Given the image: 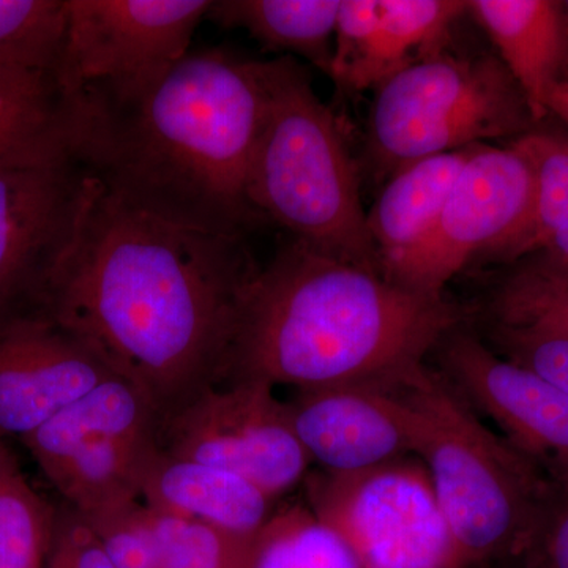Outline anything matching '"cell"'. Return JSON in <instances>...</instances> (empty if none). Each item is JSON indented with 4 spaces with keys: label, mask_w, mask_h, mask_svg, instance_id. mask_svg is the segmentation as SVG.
<instances>
[{
    "label": "cell",
    "mask_w": 568,
    "mask_h": 568,
    "mask_svg": "<svg viewBox=\"0 0 568 568\" xmlns=\"http://www.w3.org/2000/svg\"><path fill=\"white\" fill-rule=\"evenodd\" d=\"M484 568H515V567H484Z\"/></svg>",
    "instance_id": "32"
},
{
    "label": "cell",
    "mask_w": 568,
    "mask_h": 568,
    "mask_svg": "<svg viewBox=\"0 0 568 568\" xmlns=\"http://www.w3.org/2000/svg\"><path fill=\"white\" fill-rule=\"evenodd\" d=\"M536 178L528 256L568 265V133L537 125L518 138Z\"/></svg>",
    "instance_id": "23"
},
{
    "label": "cell",
    "mask_w": 568,
    "mask_h": 568,
    "mask_svg": "<svg viewBox=\"0 0 568 568\" xmlns=\"http://www.w3.org/2000/svg\"><path fill=\"white\" fill-rule=\"evenodd\" d=\"M55 70L0 58V151L71 125Z\"/></svg>",
    "instance_id": "24"
},
{
    "label": "cell",
    "mask_w": 568,
    "mask_h": 568,
    "mask_svg": "<svg viewBox=\"0 0 568 568\" xmlns=\"http://www.w3.org/2000/svg\"><path fill=\"white\" fill-rule=\"evenodd\" d=\"M342 0H213L205 20L244 29L265 51L290 52L327 74Z\"/></svg>",
    "instance_id": "20"
},
{
    "label": "cell",
    "mask_w": 568,
    "mask_h": 568,
    "mask_svg": "<svg viewBox=\"0 0 568 568\" xmlns=\"http://www.w3.org/2000/svg\"><path fill=\"white\" fill-rule=\"evenodd\" d=\"M212 0H63L55 78L78 133L140 104L190 52Z\"/></svg>",
    "instance_id": "6"
},
{
    "label": "cell",
    "mask_w": 568,
    "mask_h": 568,
    "mask_svg": "<svg viewBox=\"0 0 568 568\" xmlns=\"http://www.w3.org/2000/svg\"><path fill=\"white\" fill-rule=\"evenodd\" d=\"M63 0H0V58L55 70Z\"/></svg>",
    "instance_id": "27"
},
{
    "label": "cell",
    "mask_w": 568,
    "mask_h": 568,
    "mask_svg": "<svg viewBox=\"0 0 568 568\" xmlns=\"http://www.w3.org/2000/svg\"><path fill=\"white\" fill-rule=\"evenodd\" d=\"M256 267L242 235L209 233L97 189L31 312L81 339L160 417L223 383Z\"/></svg>",
    "instance_id": "1"
},
{
    "label": "cell",
    "mask_w": 568,
    "mask_h": 568,
    "mask_svg": "<svg viewBox=\"0 0 568 568\" xmlns=\"http://www.w3.org/2000/svg\"><path fill=\"white\" fill-rule=\"evenodd\" d=\"M47 568H115L89 523L73 508L59 510Z\"/></svg>",
    "instance_id": "29"
},
{
    "label": "cell",
    "mask_w": 568,
    "mask_h": 568,
    "mask_svg": "<svg viewBox=\"0 0 568 568\" xmlns=\"http://www.w3.org/2000/svg\"><path fill=\"white\" fill-rule=\"evenodd\" d=\"M244 568H365L345 538L305 503L274 510L252 538Z\"/></svg>",
    "instance_id": "21"
},
{
    "label": "cell",
    "mask_w": 568,
    "mask_h": 568,
    "mask_svg": "<svg viewBox=\"0 0 568 568\" xmlns=\"http://www.w3.org/2000/svg\"><path fill=\"white\" fill-rule=\"evenodd\" d=\"M463 320L446 295L416 293L291 242L254 276L223 383L395 387Z\"/></svg>",
    "instance_id": "2"
},
{
    "label": "cell",
    "mask_w": 568,
    "mask_h": 568,
    "mask_svg": "<svg viewBox=\"0 0 568 568\" xmlns=\"http://www.w3.org/2000/svg\"><path fill=\"white\" fill-rule=\"evenodd\" d=\"M260 70L264 112L248 174L254 212L290 231L295 244L381 272L338 121L291 55L260 61Z\"/></svg>",
    "instance_id": "5"
},
{
    "label": "cell",
    "mask_w": 568,
    "mask_h": 568,
    "mask_svg": "<svg viewBox=\"0 0 568 568\" xmlns=\"http://www.w3.org/2000/svg\"><path fill=\"white\" fill-rule=\"evenodd\" d=\"M495 44L497 58L525 95L534 121L568 80V13L558 0H467V13Z\"/></svg>",
    "instance_id": "18"
},
{
    "label": "cell",
    "mask_w": 568,
    "mask_h": 568,
    "mask_svg": "<svg viewBox=\"0 0 568 568\" xmlns=\"http://www.w3.org/2000/svg\"><path fill=\"white\" fill-rule=\"evenodd\" d=\"M476 145L426 156L388 178L375 204L366 212L369 237L384 268L429 234L466 160Z\"/></svg>",
    "instance_id": "19"
},
{
    "label": "cell",
    "mask_w": 568,
    "mask_h": 568,
    "mask_svg": "<svg viewBox=\"0 0 568 568\" xmlns=\"http://www.w3.org/2000/svg\"><path fill=\"white\" fill-rule=\"evenodd\" d=\"M58 518L59 508L32 487L0 440V568H47Z\"/></svg>",
    "instance_id": "22"
},
{
    "label": "cell",
    "mask_w": 568,
    "mask_h": 568,
    "mask_svg": "<svg viewBox=\"0 0 568 568\" xmlns=\"http://www.w3.org/2000/svg\"><path fill=\"white\" fill-rule=\"evenodd\" d=\"M305 504L365 568H459L428 470L413 457L365 473L306 474Z\"/></svg>",
    "instance_id": "11"
},
{
    "label": "cell",
    "mask_w": 568,
    "mask_h": 568,
    "mask_svg": "<svg viewBox=\"0 0 568 568\" xmlns=\"http://www.w3.org/2000/svg\"><path fill=\"white\" fill-rule=\"evenodd\" d=\"M114 375L99 355L37 313L0 321V440L26 436Z\"/></svg>",
    "instance_id": "14"
},
{
    "label": "cell",
    "mask_w": 568,
    "mask_h": 568,
    "mask_svg": "<svg viewBox=\"0 0 568 568\" xmlns=\"http://www.w3.org/2000/svg\"><path fill=\"white\" fill-rule=\"evenodd\" d=\"M145 521L153 568H244L252 540L148 506Z\"/></svg>",
    "instance_id": "26"
},
{
    "label": "cell",
    "mask_w": 568,
    "mask_h": 568,
    "mask_svg": "<svg viewBox=\"0 0 568 568\" xmlns=\"http://www.w3.org/2000/svg\"><path fill=\"white\" fill-rule=\"evenodd\" d=\"M534 204V166L518 141L507 148L478 144L433 230L383 275L416 293L443 297L448 282L477 257L528 256Z\"/></svg>",
    "instance_id": "10"
},
{
    "label": "cell",
    "mask_w": 568,
    "mask_h": 568,
    "mask_svg": "<svg viewBox=\"0 0 568 568\" xmlns=\"http://www.w3.org/2000/svg\"><path fill=\"white\" fill-rule=\"evenodd\" d=\"M264 112L260 61L189 52L140 104L78 134L103 189L171 222L244 235L263 222L248 174Z\"/></svg>",
    "instance_id": "3"
},
{
    "label": "cell",
    "mask_w": 568,
    "mask_h": 568,
    "mask_svg": "<svg viewBox=\"0 0 568 568\" xmlns=\"http://www.w3.org/2000/svg\"><path fill=\"white\" fill-rule=\"evenodd\" d=\"M95 189L73 125L0 151V321L31 312Z\"/></svg>",
    "instance_id": "8"
},
{
    "label": "cell",
    "mask_w": 568,
    "mask_h": 568,
    "mask_svg": "<svg viewBox=\"0 0 568 568\" xmlns=\"http://www.w3.org/2000/svg\"><path fill=\"white\" fill-rule=\"evenodd\" d=\"M295 436L324 473H365L416 455L413 410L396 388L324 387L286 402Z\"/></svg>",
    "instance_id": "15"
},
{
    "label": "cell",
    "mask_w": 568,
    "mask_h": 568,
    "mask_svg": "<svg viewBox=\"0 0 568 568\" xmlns=\"http://www.w3.org/2000/svg\"><path fill=\"white\" fill-rule=\"evenodd\" d=\"M548 118L555 115L560 122L566 123L568 126V80L559 84L555 91L549 95L548 104Z\"/></svg>",
    "instance_id": "31"
},
{
    "label": "cell",
    "mask_w": 568,
    "mask_h": 568,
    "mask_svg": "<svg viewBox=\"0 0 568 568\" xmlns=\"http://www.w3.org/2000/svg\"><path fill=\"white\" fill-rule=\"evenodd\" d=\"M515 568H568V497H558Z\"/></svg>",
    "instance_id": "30"
},
{
    "label": "cell",
    "mask_w": 568,
    "mask_h": 568,
    "mask_svg": "<svg viewBox=\"0 0 568 568\" xmlns=\"http://www.w3.org/2000/svg\"><path fill=\"white\" fill-rule=\"evenodd\" d=\"M493 323L548 325L568 331V265L532 254L493 295Z\"/></svg>",
    "instance_id": "25"
},
{
    "label": "cell",
    "mask_w": 568,
    "mask_h": 568,
    "mask_svg": "<svg viewBox=\"0 0 568 568\" xmlns=\"http://www.w3.org/2000/svg\"><path fill=\"white\" fill-rule=\"evenodd\" d=\"M435 368L477 414L495 420L504 439L568 497V395L545 377L507 361L462 327L436 346Z\"/></svg>",
    "instance_id": "13"
},
{
    "label": "cell",
    "mask_w": 568,
    "mask_h": 568,
    "mask_svg": "<svg viewBox=\"0 0 568 568\" xmlns=\"http://www.w3.org/2000/svg\"><path fill=\"white\" fill-rule=\"evenodd\" d=\"M489 336L497 354L545 377L568 395L567 328L493 323Z\"/></svg>",
    "instance_id": "28"
},
{
    "label": "cell",
    "mask_w": 568,
    "mask_h": 568,
    "mask_svg": "<svg viewBox=\"0 0 568 568\" xmlns=\"http://www.w3.org/2000/svg\"><path fill=\"white\" fill-rule=\"evenodd\" d=\"M564 6H566V10H567V13H568V0H567V2H564Z\"/></svg>",
    "instance_id": "33"
},
{
    "label": "cell",
    "mask_w": 568,
    "mask_h": 568,
    "mask_svg": "<svg viewBox=\"0 0 568 568\" xmlns=\"http://www.w3.org/2000/svg\"><path fill=\"white\" fill-rule=\"evenodd\" d=\"M396 392L413 410L416 455L432 478L459 568L517 567L558 493L540 469L478 414L435 366Z\"/></svg>",
    "instance_id": "4"
},
{
    "label": "cell",
    "mask_w": 568,
    "mask_h": 568,
    "mask_svg": "<svg viewBox=\"0 0 568 568\" xmlns=\"http://www.w3.org/2000/svg\"><path fill=\"white\" fill-rule=\"evenodd\" d=\"M274 388L257 381L201 388L160 417L159 446L248 478L280 499L304 484L312 459Z\"/></svg>",
    "instance_id": "12"
},
{
    "label": "cell",
    "mask_w": 568,
    "mask_h": 568,
    "mask_svg": "<svg viewBox=\"0 0 568 568\" xmlns=\"http://www.w3.org/2000/svg\"><path fill=\"white\" fill-rule=\"evenodd\" d=\"M517 82L496 55L446 52L414 63L376 91L368 148L377 173L536 129Z\"/></svg>",
    "instance_id": "7"
},
{
    "label": "cell",
    "mask_w": 568,
    "mask_h": 568,
    "mask_svg": "<svg viewBox=\"0 0 568 568\" xmlns=\"http://www.w3.org/2000/svg\"><path fill=\"white\" fill-rule=\"evenodd\" d=\"M160 410L112 376L21 439L67 507L84 518L140 500L145 462L159 447Z\"/></svg>",
    "instance_id": "9"
},
{
    "label": "cell",
    "mask_w": 568,
    "mask_h": 568,
    "mask_svg": "<svg viewBox=\"0 0 568 568\" xmlns=\"http://www.w3.org/2000/svg\"><path fill=\"white\" fill-rule=\"evenodd\" d=\"M466 0H342L328 78L345 93L377 89L444 52Z\"/></svg>",
    "instance_id": "16"
},
{
    "label": "cell",
    "mask_w": 568,
    "mask_h": 568,
    "mask_svg": "<svg viewBox=\"0 0 568 568\" xmlns=\"http://www.w3.org/2000/svg\"><path fill=\"white\" fill-rule=\"evenodd\" d=\"M140 500L160 511L252 540L274 514L275 500L248 478L168 454L156 447L140 478Z\"/></svg>",
    "instance_id": "17"
}]
</instances>
